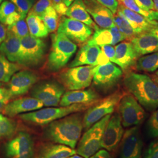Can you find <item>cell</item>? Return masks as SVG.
Segmentation results:
<instances>
[{"label":"cell","instance_id":"obj_1","mask_svg":"<svg viewBox=\"0 0 158 158\" xmlns=\"http://www.w3.org/2000/svg\"><path fill=\"white\" fill-rule=\"evenodd\" d=\"M125 89L148 111L158 108V85L149 76L130 72L124 79Z\"/></svg>","mask_w":158,"mask_h":158},{"label":"cell","instance_id":"obj_2","mask_svg":"<svg viewBox=\"0 0 158 158\" xmlns=\"http://www.w3.org/2000/svg\"><path fill=\"white\" fill-rule=\"evenodd\" d=\"M83 128L81 115L73 113L49 123L46 129L45 135L51 141L74 149Z\"/></svg>","mask_w":158,"mask_h":158},{"label":"cell","instance_id":"obj_3","mask_svg":"<svg viewBox=\"0 0 158 158\" xmlns=\"http://www.w3.org/2000/svg\"><path fill=\"white\" fill-rule=\"evenodd\" d=\"M77 49V45L64 34L57 32L52 36V47L47 68L52 72H57L68 63Z\"/></svg>","mask_w":158,"mask_h":158},{"label":"cell","instance_id":"obj_4","mask_svg":"<svg viewBox=\"0 0 158 158\" xmlns=\"http://www.w3.org/2000/svg\"><path fill=\"white\" fill-rule=\"evenodd\" d=\"M91 106L93 105L74 104L66 107L46 108L23 114L19 115V117L25 122L34 124H48L53 121L62 118L70 114L87 110Z\"/></svg>","mask_w":158,"mask_h":158},{"label":"cell","instance_id":"obj_5","mask_svg":"<svg viewBox=\"0 0 158 158\" xmlns=\"http://www.w3.org/2000/svg\"><path fill=\"white\" fill-rule=\"evenodd\" d=\"M109 114L87 130L79 142L77 152L85 158H90L100 148L106 127L111 117Z\"/></svg>","mask_w":158,"mask_h":158},{"label":"cell","instance_id":"obj_6","mask_svg":"<svg viewBox=\"0 0 158 158\" xmlns=\"http://www.w3.org/2000/svg\"><path fill=\"white\" fill-rule=\"evenodd\" d=\"M123 96L121 91H116L100 101L96 102L89 108L83 118V124L85 130H88L102 118L112 114L118 106Z\"/></svg>","mask_w":158,"mask_h":158},{"label":"cell","instance_id":"obj_7","mask_svg":"<svg viewBox=\"0 0 158 158\" xmlns=\"http://www.w3.org/2000/svg\"><path fill=\"white\" fill-rule=\"evenodd\" d=\"M119 114L125 128L141 124L146 117L143 107L131 94L122 96L118 104Z\"/></svg>","mask_w":158,"mask_h":158},{"label":"cell","instance_id":"obj_8","mask_svg":"<svg viewBox=\"0 0 158 158\" xmlns=\"http://www.w3.org/2000/svg\"><path fill=\"white\" fill-rule=\"evenodd\" d=\"M21 52L19 64L35 66L42 62L45 55L46 45L43 40L28 35L21 38Z\"/></svg>","mask_w":158,"mask_h":158},{"label":"cell","instance_id":"obj_9","mask_svg":"<svg viewBox=\"0 0 158 158\" xmlns=\"http://www.w3.org/2000/svg\"><path fill=\"white\" fill-rule=\"evenodd\" d=\"M94 68L93 66L85 65L70 68L60 74V79L68 90H82L91 84Z\"/></svg>","mask_w":158,"mask_h":158},{"label":"cell","instance_id":"obj_10","mask_svg":"<svg viewBox=\"0 0 158 158\" xmlns=\"http://www.w3.org/2000/svg\"><path fill=\"white\" fill-rule=\"evenodd\" d=\"M57 32L64 34L74 43L83 44L90 38L93 29L84 23L62 16L59 24Z\"/></svg>","mask_w":158,"mask_h":158},{"label":"cell","instance_id":"obj_11","mask_svg":"<svg viewBox=\"0 0 158 158\" xmlns=\"http://www.w3.org/2000/svg\"><path fill=\"white\" fill-rule=\"evenodd\" d=\"M123 74L122 69L111 62L97 65L93 69V83L99 89L107 90L117 85Z\"/></svg>","mask_w":158,"mask_h":158},{"label":"cell","instance_id":"obj_12","mask_svg":"<svg viewBox=\"0 0 158 158\" xmlns=\"http://www.w3.org/2000/svg\"><path fill=\"white\" fill-rule=\"evenodd\" d=\"M64 93V87L52 81L36 85L31 91L32 97L41 101L46 107L57 106Z\"/></svg>","mask_w":158,"mask_h":158},{"label":"cell","instance_id":"obj_13","mask_svg":"<svg viewBox=\"0 0 158 158\" xmlns=\"http://www.w3.org/2000/svg\"><path fill=\"white\" fill-rule=\"evenodd\" d=\"M6 154L8 158H32L34 143L30 135L20 132L6 144Z\"/></svg>","mask_w":158,"mask_h":158},{"label":"cell","instance_id":"obj_14","mask_svg":"<svg viewBox=\"0 0 158 158\" xmlns=\"http://www.w3.org/2000/svg\"><path fill=\"white\" fill-rule=\"evenodd\" d=\"M124 133L120 115L118 113H115L111 116L104 131L102 148L110 152L114 151L121 141Z\"/></svg>","mask_w":158,"mask_h":158},{"label":"cell","instance_id":"obj_15","mask_svg":"<svg viewBox=\"0 0 158 158\" xmlns=\"http://www.w3.org/2000/svg\"><path fill=\"white\" fill-rule=\"evenodd\" d=\"M143 143L138 127L126 130L121 141L119 158H139Z\"/></svg>","mask_w":158,"mask_h":158},{"label":"cell","instance_id":"obj_16","mask_svg":"<svg viewBox=\"0 0 158 158\" xmlns=\"http://www.w3.org/2000/svg\"><path fill=\"white\" fill-rule=\"evenodd\" d=\"M38 77L33 72L23 70L14 74L8 85V89L12 97L27 93L38 81Z\"/></svg>","mask_w":158,"mask_h":158},{"label":"cell","instance_id":"obj_17","mask_svg":"<svg viewBox=\"0 0 158 158\" xmlns=\"http://www.w3.org/2000/svg\"><path fill=\"white\" fill-rule=\"evenodd\" d=\"M87 11L100 28H110L115 25L114 14L108 8L96 0H83Z\"/></svg>","mask_w":158,"mask_h":158},{"label":"cell","instance_id":"obj_18","mask_svg":"<svg viewBox=\"0 0 158 158\" xmlns=\"http://www.w3.org/2000/svg\"><path fill=\"white\" fill-rule=\"evenodd\" d=\"M42 102L34 97H23L8 102L4 108L3 113L13 117L19 114L32 112L43 107Z\"/></svg>","mask_w":158,"mask_h":158},{"label":"cell","instance_id":"obj_19","mask_svg":"<svg viewBox=\"0 0 158 158\" xmlns=\"http://www.w3.org/2000/svg\"><path fill=\"white\" fill-rule=\"evenodd\" d=\"M99 95L92 89L87 90H70L63 94L59 104L62 107L74 104L93 105L99 100Z\"/></svg>","mask_w":158,"mask_h":158},{"label":"cell","instance_id":"obj_20","mask_svg":"<svg viewBox=\"0 0 158 158\" xmlns=\"http://www.w3.org/2000/svg\"><path fill=\"white\" fill-rule=\"evenodd\" d=\"M131 42L138 57L158 51V38L149 31L137 34Z\"/></svg>","mask_w":158,"mask_h":158},{"label":"cell","instance_id":"obj_21","mask_svg":"<svg viewBox=\"0 0 158 158\" xmlns=\"http://www.w3.org/2000/svg\"><path fill=\"white\" fill-rule=\"evenodd\" d=\"M121 12L131 24L136 34L145 31H149L154 27L158 25V22L151 21L141 15L133 11L125 6L122 3H119L118 10Z\"/></svg>","mask_w":158,"mask_h":158},{"label":"cell","instance_id":"obj_22","mask_svg":"<svg viewBox=\"0 0 158 158\" xmlns=\"http://www.w3.org/2000/svg\"><path fill=\"white\" fill-rule=\"evenodd\" d=\"M101 51L99 46L86 44L78 51L73 60L69 64V68L85 65L96 66L97 60Z\"/></svg>","mask_w":158,"mask_h":158},{"label":"cell","instance_id":"obj_23","mask_svg":"<svg viewBox=\"0 0 158 158\" xmlns=\"http://www.w3.org/2000/svg\"><path fill=\"white\" fill-rule=\"evenodd\" d=\"M21 52V39L7 31L6 37L0 45V54L4 55L10 62L18 64L20 61Z\"/></svg>","mask_w":158,"mask_h":158},{"label":"cell","instance_id":"obj_24","mask_svg":"<svg viewBox=\"0 0 158 158\" xmlns=\"http://www.w3.org/2000/svg\"><path fill=\"white\" fill-rule=\"evenodd\" d=\"M115 56L117 65L123 70H125L136 62L138 57L131 42H123L115 46Z\"/></svg>","mask_w":158,"mask_h":158},{"label":"cell","instance_id":"obj_25","mask_svg":"<svg viewBox=\"0 0 158 158\" xmlns=\"http://www.w3.org/2000/svg\"><path fill=\"white\" fill-rule=\"evenodd\" d=\"M65 15L84 23L93 30H96L99 27L94 23L87 11L83 0H74L72 4L68 7Z\"/></svg>","mask_w":158,"mask_h":158},{"label":"cell","instance_id":"obj_26","mask_svg":"<svg viewBox=\"0 0 158 158\" xmlns=\"http://www.w3.org/2000/svg\"><path fill=\"white\" fill-rule=\"evenodd\" d=\"M29 34L35 37L44 38L48 36L49 31L40 17L29 11L26 18Z\"/></svg>","mask_w":158,"mask_h":158},{"label":"cell","instance_id":"obj_27","mask_svg":"<svg viewBox=\"0 0 158 158\" xmlns=\"http://www.w3.org/2000/svg\"><path fill=\"white\" fill-rule=\"evenodd\" d=\"M76 151L70 147L57 144L47 147L42 154V158H68L75 155Z\"/></svg>","mask_w":158,"mask_h":158},{"label":"cell","instance_id":"obj_28","mask_svg":"<svg viewBox=\"0 0 158 158\" xmlns=\"http://www.w3.org/2000/svg\"><path fill=\"white\" fill-rule=\"evenodd\" d=\"M20 69V64L10 62L4 55L0 54V83L9 82L12 76Z\"/></svg>","mask_w":158,"mask_h":158},{"label":"cell","instance_id":"obj_29","mask_svg":"<svg viewBox=\"0 0 158 158\" xmlns=\"http://www.w3.org/2000/svg\"><path fill=\"white\" fill-rule=\"evenodd\" d=\"M138 71L153 73L158 70V51L141 57L136 62Z\"/></svg>","mask_w":158,"mask_h":158},{"label":"cell","instance_id":"obj_30","mask_svg":"<svg viewBox=\"0 0 158 158\" xmlns=\"http://www.w3.org/2000/svg\"><path fill=\"white\" fill-rule=\"evenodd\" d=\"M114 22L119 31L124 35L125 40H131L137 35L128 20L118 11L114 15Z\"/></svg>","mask_w":158,"mask_h":158},{"label":"cell","instance_id":"obj_31","mask_svg":"<svg viewBox=\"0 0 158 158\" xmlns=\"http://www.w3.org/2000/svg\"><path fill=\"white\" fill-rule=\"evenodd\" d=\"M113 38L110 28H102L98 27L94 30L91 38L88 40L87 43L90 45L102 46L113 45Z\"/></svg>","mask_w":158,"mask_h":158},{"label":"cell","instance_id":"obj_32","mask_svg":"<svg viewBox=\"0 0 158 158\" xmlns=\"http://www.w3.org/2000/svg\"><path fill=\"white\" fill-rule=\"evenodd\" d=\"M48 28L49 32H54L59 27V16L55 8L49 6L40 17Z\"/></svg>","mask_w":158,"mask_h":158},{"label":"cell","instance_id":"obj_33","mask_svg":"<svg viewBox=\"0 0 158 158\" xmlns=\"http://www.w3.org/2000/svg\"><path fill=\"white\" fill-rule=\"evenodd\" d=\"M118 1L127 8L136 12V13L147 18V19L158 22V12L155 10L147 11L142 9L136 4L135 0H119Z\"/></svg>","mask_w":158,"mask_h":158},{"label":"cell","instance_id":"obj_34","mask_svg":"<svg viewBox=\"0 0 158 158\" xmlns=\"http://www.w3.org/2000/svg\"><path fill=\"white\" fill-rule=\"evenodd\" d=\"M16 130V124L11 119L0 117V138H8L12 135Z\"/></svg>","mask_w":158,"mask_h":158},{"label":"cell","instance_id":"obj_35","mask_svg":"<svg viewBox=\"0 0 158 158\" xmlns=\"http://www.w3.org/2000/svg\"><path fill=\"white\" fill-rule=\"evenodd\" d=\"M7 30L20 39L29 34L27 23L24 19H20L11 25L8 26Z\"/></svg>","mask_w":158,"mask_h":158},{"label":"cell","instance_id":"obj_36","mask_svg":"<svg viewBox=\"0 0 158 158\" xmlns=\"http://www.w3.org/2000/svg\"><path fill=\"white\" fill-rule=\"evenodd\" d=\"M146 129L148 135L150 137L158 138V108L153 111L148 119Z\"/></svg>","mask_w":158,"mask_h":158},{"label":"cell","instance_id":"obj_37","mask_svg":"<svg viewBox=\"0 0 158 158\" xmlns=\"http://www.w3.org/2000/svg\"><path fill=\"white\" fill-rule=\"evenodd\" d=\"M16 11H18L17 7L13 2L4 0L0 6V23L4 25L6 19Z\"/></svg>","mask_w":158,"mask_h":158},{"label":"cell","instance_id":"obj_38","mask_svg":"<svg viewBox=\"0 0 158 158\" xmlns=\"http://www.w3.org/2000/svg\"><path fill=\"white\" fill-rule=\"evenodd\" d=\"M17 7V11L21 15L23 19H25L29 11L34 5V2L31 0H10Z\"/></svg>","mask_w":158,"mask_h":158},{"label":"cell","instance_id":"obj_39","mask_svg":"<svg viewBox=\"0 0 158 158\" xmlns=\"http://www.w3.org/2000/svg\"><path fill=\"white\" fill-rule=\"evenodd\" d=\"M50 6H52V0H38L34 4L30 11L40 17L46 10Z\"/></svg>","mask_w":158,"mask_h":158},{"label":"cell","instance_id":"obj_40","mask_svg":"<svg viewBox=\"0 0 158 158\" xmlns=\"http://www.w3.org/2000/svg\"><path fill=\"white\" fill-rule=\"evenodd\" d=\"M143 158H158V138L150 143Z\"/></svg>","mask_w":158,"mask_h":158},{"label":"cell","instance_id":"obj_41","mask_svg":"<svg viewBox=\"0 0 158 158\" xmlns=\"http://www.w3.org/2000/svg\"><path fill=\"white\" fill-rule=\"evenodd\" d=\"M12 97V96L7 88H0V112L3 111Z\"/></svg>","mask_w":158,"mask_h":158},{"label":"cell","instance_id":"obj_42","mask_svg":"<svg viewBox=\"0 0 158 158\" xmlns=\"http://www.w3.org/2000/svg\"><path fill=\"white\" fill-rule=\"evenodd\" d=\"M100 48L101 50L104 52V53L107 56L111 62L115 63L116 64H117L115 56V48L113 46L111 45H106L100 46Z\"/></svg>","mask_w":158,"mask_h":158},{"label":"cell","instance_id":"obj_43","mask_svg":"<svg viewBox=\"0 0 158 158\" xmlns=\"http://www.w3.org/2000/svg\"><path fill=\"white\" fill-rule=\"evenodd\" d=\"M97 2L107 7L113 14H115L118 10L119 1L118 0H96Z\"/></svg>","mask_w":158,"mask_h":158},{"label":"cell","instance_id":"obj_44","mask_svg":"<svg viewBox=\"0 0 158 158\" xmlns=\"http://www.w3.org/2000/svg\"><path fill=\"white\" fill-rule=\"evenodd\" d=\"M52 6L55 8L58 15L64 16L68 10V7L64 4L63 0H52Z\"/></svg>","mask_w":158,"mask_h":158},{"label":"cell","instance_id":"obj_45","mask_svg":"<svg viewBox=\"0 0 158 158\" xmlns=\"http://www.w3.org/2000/svg\"><path fill=\"white\" fill-rule=\"evenodd\" d=\"M110 29V31H111V34L113 35V40L112 45H117L119 42L125 40V38L124 35L119 31L118 28H117V27L115 25Z\"/></svg>","mask_w":158,"mask_h":158},{"label":"cell","instance_id":"obj_46","mask_svg":"<svg viewBox=\"0 0 158 158\" xmlns=\"http://www.w3.org/2000/svg\"><path fill=\"white\" fill-rule=\"evenodd\" d=\"M135 1L136 4L143 10H155L153 0H135Z\"/></svg>","mask_w":158,"mask_h":158},{"label":"cell","instance_id":"obj_47","mask_svg":"<svg viewBox=\"0 0 158 158\" xmlns=\"http://www.w3.org/2000/svg\"><path fill=\"white\" fill-rule=\"evenodd\" d=\"M20 19H23L21 15L19 14V13L18 11L14 12L11 15H10L6 19V23L4 25H11L12 24L16 23L17 21H18Z\"/></svg>","mask_w":158,"mask_h":158},{"label":"cell","instance_id":"obj_48","mask_svg":"<svg viewBox=\"0 0 158 158\" xmlns=\"http://www.w3.org/2000/svg\"><path fill=\"white\" fill-rule=\"evenodd\" d=\"M90 158H112V156L106 149H101L93 155Z\"/></svg>","mask_w":158,"mask_h":158},{"label":"cell","instance_id":"obj_49","mask_svg":"<svg viewBox=\"0 0 158 158\" xmlns=\"http://www.w3.org/2000/svg\"><path fill=\"white\" fill-rule=\"evenodd\" d=\"M109 62H110V61L108 59L107 56L104 53V52L102 51H101L100 53L99 54V55L98 56L97 60V66L105 64Z\"/></svg>","mask_w":158,"mask_h":158},{"label":"cell","instance_id":"obj_50","mask_svg":"<svg viewBox=\"0 0 158 158\" xmlns=\"http://www.w3.org/2000/svg\"><path fill=\"white\" fill-rule=\"evenodd\" d=\"M7 35V29L5 25L0 23V45L5 40Z\"/></svg>","mask_w":158,"mask_h":158},{"label":"cell","instance_id":"obj_51","mask_svg":"<svg viewBox=\"0 0 158 158\" xmlns=\"http://www.w3.org/2000/svg\"><path fill=\"white\" fill-rule=\"evenodd\" d=\"M149 32H152L154 34L157 38H158V25H156L155 27H154L153 28L151 29Z\"/></svg>","mask_w":158,"mask_h":158},{"label":"cell","instance_id":"obj_52","mask_svg":"<svg viewBox=\"0 0 158 158\" xmlns=\"http://www.w3.org/2000/svg\"><path fill=\"white\" fill-rule=\"evenodd\" d=\"M74 1V0H63V2H64V4L68 8L69 6L72 4V2H73Z\"/></svg>","mask_w":158,"mask_h":158},{"label":"cell","instance_id":"obj_53","mask_svg":"<svg viewBox=\"0 0 158 158\" xmlns=\"http://www.w3.org/2000/svg\"><path fill=\"white\" fill-rule=\"evenodd\" d=\"M153 5H154V10L155 11L158 12V0H153Z\"/></svg>","mask_w":158,"mask_h":158},{"label":"cell","instance_id":"obj_54","mask_svg":"<svg viewBox=\"0 0 158 158\" xmlns=\"http://www.w3.org/2000/svg\"><path fill=\"white\" fill-rule=\"evenodd\" d=\"M153 80L157 83L158 85V77H156V76H154L153 77Z\"/></svg>","mask_w":158,"mask_h":158},{"label":"cell","instance_id":"obj_55","mask_svg":"<svg viewBox=\"0 0 158 158\" xmlns=\"http://www.w3.org/2000/svg\"><path fill=\"white\" fill-rule=\"evenodd\" d=\"M70 158H83V157H81V156H80L79 155H74L73 156H72L71 157H70Z\"/></svg>","mask_w":158,"mask_h":158},{"label":"cell","instance_id":"obj_56","mask_svg":"<svg viewBox=\"0 0 158 158\" xmlns=\"http://www.w3.org/2000/svg\"><path fill=\"white\" fill-rule=\"evenodd\" d=\"M155 74H156V76L158 77V70H156V73H155Z\"/></svg>","mask_w":158,"mask_h":158},{"label":"cell","instance_id":"obj_57","mask_svg":"<svg viewBox=\"0 0 158 158\" xmlns=\"http://www.w3.org/2000/svg\"><path fill=\"white\" fill-rule=\"evenodd\" d=\"M4 0H0V6H1V4H2V2L4 1Z\"/></svg>","mask_w":158,"mask_h":158},{"label":"cell","instance_id":"obj_58","mask_svg":"<svg viewBox=\"0 0 158 158\" xmlns=\"http://www.w3.org/2000/svg\"><path fill=\"white\" fill-rule=\"evenodd\" d=\"M31 1H33V2H34V3H35V1H36V0H31Z\"/></svg>","mask_w":158,"mask_h":158},{"label":"cell","instance_id":"obj_59","mask_svg":"<svg viewBox=\"0 0 158 158\" xmlns=\"http://www.w3.org/2000/svg\"><path fill=\"white\" fill-rule=\"evenodd\" d=\"M1 114H0V117H1Z\"/></svg>","mask_w":158,"mask_h":158},{"label":"cell","instance_id":"obj_60","mask_svg":"<svg viewBox=\"0 0 158 158\" xmlns=\"http://www.w3.org/2000/svg\"><path fill=\"white\" fill-rule=\"evenodd\" d=\"M118 1H119V0H118Z\"/></svg>","mask_w":158,"mask_h":158},{"label":"cell","instance_id":"obj_61","mask_svg":"<svg viewBox=\"0 0 158 158\" xmlns=\"http://www.w3.org/2000/svg\"></svg>","mask_w":158,"mask_h":158}]
</instances>
